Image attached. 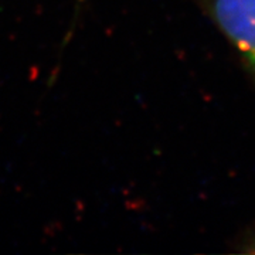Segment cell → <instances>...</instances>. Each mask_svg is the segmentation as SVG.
Masks as SVG:
<instances>
[{"mask_svg": "<svg viewBox=\"0 0 255 255\" xmlns=\"http://www.w3.org/2000/svg\"><path fill=\"white\" fill-rule=\"evenodd\" d=\"M220 27L255 68V0H214Z\"/></svg>", "mask_w": 255, "mask_h": 255, "instance_id": "cell-1", "label": "cell"}, {"mask_svg": "<svg viewBox=\"0 0 255 255\" xmlns=\"http://www.w3.org/2000/svg\"><path fill=\"white\" fill-rule=\"evenodd\" d=\"M254 251H255V250H254Z\"/></svg>", "mask_w": 255, "mask_h": 255, "instance_id": "cell-2", "label": "cell"}]
</instances>
